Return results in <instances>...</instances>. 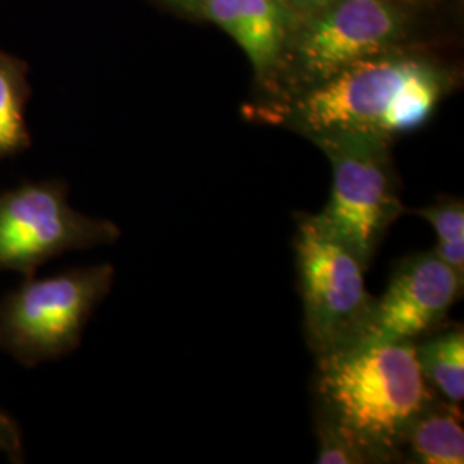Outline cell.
Masks as SVG:
<instances>
[{"label":"cell","instance_id":"obj_7","mask_svg":"<svg viewBox=\"0 0 464 464\" xmlns=\"http://www.w3.org/2000/svg\"><path fill=\"white\" fill-rule=\"evenodd\" d=\"M402 30V16L389 0H337L308 16L295 45L299 90L392 50Z\"/></svg>","mask_w":464,"mask_h":464},{"label":"cell","instance_id":"obj_15","mask_svg":"<svg viewBox=\"0 0 464 464\" xmlns=\"http://www.w3.org/2000/svg\"><path fill=\"white\" fill-rule=\"evenodd\" d=\"M287 2L293 5V9H298L299 13L312 16L318 11L329 7L337 0H287Z\"/></svg>","mask_w":464,"mask_h":464},{"label":"cell","instance_id":"obj_6","mask_svg":"<svg viewBox=\"0 0 464 464\" xmlns=\"http://www.w3.org/2000/svg\"><path fill=\"white\" fill-rule=\"evenodd\" d=\"M61 179L24 181L0 193V272L32 279L36 270L67 251L112 245L114 222L78 212Z\"/></svg>","mask_w":464,"mask_h":464},{"label":"cell","instance_id":"obj_13","mask_svg":"<svg viewBox=\"0 0 464 464\" xmlns=\"http://www.w3.org/2000/svg\"><path fill=\"white\" fill-rule=\"evenodd\" d=\"M430 222L437 234L433 253L464 282V203L463 198L444 197L427 207L411 210Z\"/></svg>","mask_w":464,"mask_h":464},{"label":"cell","instance_id":"obj_9","mask_svg":"<svg viewBox=\"0 0 464 464\" xmlns=\"http://www.w3.org/2000/svg\"><path fill=\"white\" fill-rule=\"evenodd\" d=\"M199 13L231 34L264 83L277 78L295 19L287 0H201Z\"/></svg>","mask_w":464,"mask_h":464},{"label":"cell","instance_id":"obj_2","mask_svg":"<svg viewBox=\"0 0 464 464\" xmlns=\"http://www.w3.org/2000/svg\"><path fill=\"white\" fill-rule=\"evenodd\" d=\"M449 84L440 67L389 50L293 93L282 114L287 126L306 138L368 133L391 141L421 128Z\"/></svg>","mask_w":464,"mask_h":464},{"label":"cell","instance_id":"obj_1","mask_svg":"<svg viewBox=\"0 0 464 464\" xmlns=\"http://www.w3.org/2000/svg\"><path fill=\"white\" fill-rule=\"evenodd\" d=\"M433 398L416 362L415 343L316 356V463H401L406 431Z\"/></svg>","mask_w":464,"mask_h":464},{"label":"cell","instance_id":"obj_10","mask_svg":"<svg viewBox=\"0 0 464 464\" xmlns=\"http://www.w3.org/2000/svg\"><path fill=\"white\" fill-rule=\"evenodd\" d=\"M463 464L461 404L437 396L415 416L406 431L401 463Z\"/></svg>","mask_w":464,"mask_h":464},{"label":"cell","instance_id":"obj_11","mask_svg":"<svg viewBox=\"0 0 464 464\" xmlns=\"http://www.w3.org/2000/svg\"><path fill=\"white\" fill-rule=\"evenodd\" d=\"M416 362L433 392L449 402L464 401L463 325L439 329L421 343H415Z\"/></svg>","mask_w":464,"mask_h":464},{"label":"cell","instance_id":"obj_16","mask_svg":"<svg viewBox=\"0 0 464 464\" xmlns=\"http://www.w3.org/2000/svg\"><path fill=\"white\" fill-rule=\"evenodd\" d=\"M169 4L184 9V11H199V5H201V0H166Z\"/></svg>","mask_w":464,"mask_h":464},{"label":"cell","instance_id":"obj_14","mask_svg":"<svg viewBox=\"0 0 464 464\" xmlns=\"http://www.w3.org/2000/svg\"><path fill=\"white\" fill-rule=\"evenodd\" d=\"M0 454H4L9 463H24V448H23V433L16 418L7 411L0 410Z\"/></svg>","mask_w":464,"mask_h":464},{"label":"cell","instance_id":"obj_4","mask_svg":"<svg viewBox=\"0 0 464 464\" xmlns=\"http://www.w3.org/2000/svg\"><path fill=\"white\" fill-rule=\"evenodd\" d=\"M332 167V189L315 218L368 268L391 226L404 212L391 141L368 133H327L308 138Z\"/></svg>","mask_w":464,"mask_h":464},{"label":"cell","instance_id":"obj_12","mask_svg":"<svg viewBox=\"0 0 464 464\" xmlns=\"http://www.w3.org/2000/svg\"><path fill=\"white\" fill-rule=\"evenodd\" d=\"M30 67L13 53L0 50V159L30 149L32 134L26 105L32 95Z\"/></svg>","mask_w":464,"mask_h":464},{"label":"cell","instance_id":"obj_3","mask_svg":"<svg viewBox=\"0 0 464 464\" xmlns=\"http://www.w3.org/2000/svg\"><path fill=\"white\" fill-rule=\"evenodd\" d=\"M114 277V266L102 264L23 279L0 299V351L26 368L71 354Z\"/></svg>","mask_w":464,"mask_h":464},{"label":"cell","instance_id":"obj_8","mask_svg":"<svg viewBox=\"0 0 464 464\" xmlns=\"http://www.w3.org/2000/svg\"><path fill=\"white\" fill-rule=\"evenodd\" d=\"M463 291L464 282L433 251L404 258L381 298L373 299L365 332L354 346L416 343L430 335L442 329Z\"/></svg>","mask_w":464,"mask_h":464},{"label":"cell","instance_id":"obj_5","mask_svg":"<svg viewBox=\"0 0 464 464\" xmlns=\"http://www.w3.org/2000/svg\"><path fill=\"white\" fill-rule=\"evenodd\" d=\"M306 343L316 356L354 346L373 306L366 266L315 216H298L295 236Z\"/></svg>","mask_w":464,"mask_h":464}]
</instances>
